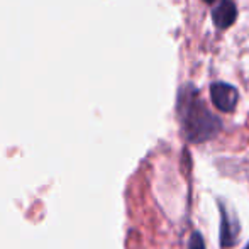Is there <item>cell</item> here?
I'll return each instance as SVG.
<instances>
[{
	"label": "cell",
	"mask_w": 249,
	"mask_h": 249,
	"mask_svg": "<svg viewBox=\"0 0 249 249\" xmlns=\"http://www.w3.org/2000/svg\"><path fill=\"white\" fill-rule=\"evenodd\" d=\"M188 249H205V244H203V239L198 232H195L190 239V248Z\"/></svg>",
	"instance_id": "obj_5"
},
{
	"label": "cell",
	"mask_w": 249,
	"mask_h": 249,
	"mask_svg": "<svg viewBox=\"0 0 249 249\" xmlns=\"http://www.w3.org/2000/svg\"><path fill=\"white\" fill-rule=\"evenodd\" d=\"M248 249H249V246H248Z\"/></svg>",
	"instance_id": "obj_7"
},
{
	"label": "cell",
	"mask_w": 249,
	"mask_h": 249,
	"mask_svg": "<svg viewBox=\"0 0 249 249\" xmlns=\"http://www.w3.org/2000/svg\"><path fill=\"white\" fill-rule=\"evenodd\" d=\"M210 99L212 104L215 105L219 110L222 112H232L237 105V99H239V93L234 89L232 85L224 82L212 83L210 87Z\"/></svg>",
	"instance_id": "obj_2"
},
{
	"label": "cell",
	"mask_w": 249,
	"mask_h": 249,
	"mask_svg": "<svg viewBox=\"0 0 249 249\" xmlns=\"http://www.w3.org/2000/svg\"><path fill=\"white\" fill-rule=\"evenodd\" d=\"M222 210V246L227 248L231 246L232 243H236V237H237V222L236 219H232V217H229V213H227V210L220 209Z\"/></svg>",
	"instance_id": "obj_4"
},
{
	"label": "cell",
	"mask_w": 249,
	"mask_h": 249,
	"mask_svg": "<svg viewBox=\"0 0 249 249\" xmlns=\"http://www.w3.org/2000/svg\"><path fill=\"white\" fill-rule=\"evenodd\" d=\"M177 112L181 132L190 142H205L220 131V121L203 104L198 90L194 85H185L180 89Z\"/></svg>",
	"instance_id": "obj_1"
},
{
	"label": "cell",
	"mask_w": 249,
	"mask_h": 249,
	"mask_svg": "<svg viewBox=\"0 0 249 249\" xmlns=\"http://www.w3.org/2000/svg\"><path fill=\"white\" fill-rule=\"evenodd\" d=\"M205 2H213V0H205Z\"/></svg>",
	"instance_id": "obj_6"
},
{
	"label": "cell",
	"mask_w": 249,
	"mask_h": 249,
	"mask_svg": "<svg viewBox=\"0 0 249 249\" xmlns=\"http://www.w3.org/2000/svg\"><path fill=\"white\" fill-rule=\"evenodd\" d=\"M236 17H237V10L232 0H220V3L212 12L213 22H215V26L220 27V29L229 27L231 24L236 20Z\"/></svg>",
	"instance_id": "obj_3"
}]
</instances>
